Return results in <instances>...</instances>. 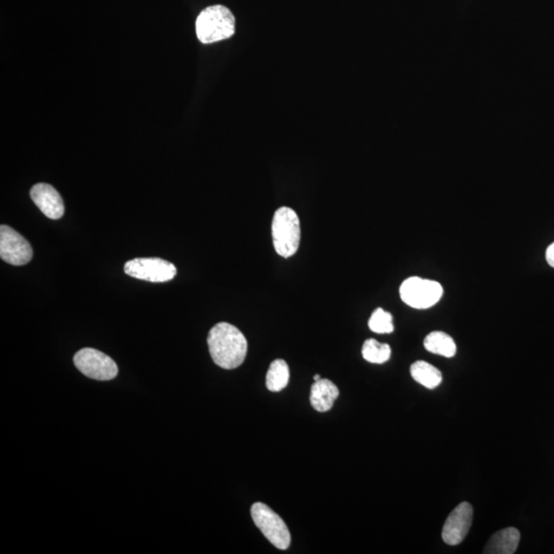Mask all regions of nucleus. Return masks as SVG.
I'll return each mask as SVG.
<instances>
[{
    "label": "nucleus",
    "mask_w": 554,
    "mask_h": 554,
    "mask_svg": "<svg viewBox=\"0 0 554 554\" xmlns=\"http://www.w3.org/2000/svg\"><path fill=\"white\" fill-rule=\"evenodd\" d=\"M208 349L215 363L222 369H237L246 360L247 341L237 327L220 323L208 332Z\"/></svg>",
    "instance_id": "1"
},
{
    "label": "nucleus",
    "mask_w": 554,
    "mask_h": 554,
    "mask_svg": "<svg viewBox=\"0 0 554 554\" xmlns=\"http://www.w3.org/2000/svg\"><path fill=\"white\" fill-rule=\"evenodd\" d=\"M200 43H214L236 34V18L224 5H212L200 12L195 23Z\"/></svg>",
    "instance_id": "2"
},
{
    "label": "nucleus",
    "mask_w": 554,
    "mask_h": 554,
    "mask_svg": "<svg viewBox=\"0 0 554 554\" xmlns=\"http://www.w3.org/2000/svg\"><path fill=\"white\" fill-rule=\"evenodd\" d=\"M273 246L279 256L290 258L299 249L301 227L294 210L288 207L278 208L272 220Z\"/></svg>",
    "instance_id": "3"
},
{
    "label": "nucleus",
    "mask_w": 554,
    "mask_h": 554,
    "mask_svg": "<svg viewBox=\"0 0 554 554\" xmlns=\"http://www.w3.org/2000/svg\"><path fill=\"white\" fill-rule=\"evenodd\" d=\"M401 298L410 308L428 309L438 304L443 295L440 283L418 277H409L401 285Z\"/></svg>",
    "instance_id": "4"
},
{
    "label": "nucleus",
    "mask_w": 554,
    "mask_h": 554,
    "mask_svg": "<svg viewBox=\"0 0 554 554\" xmlns=\"http://www.w3.org/2000/svg\"><path fill=\"white\" fill-rule=\"evenodd\" d=\"M251 514L254 523L273 546L280 550L289 549L291 534L288 527L278 514L260 502L252 506Z\"/></svg>",
    "instance_id": "5"
},
{
    "label": "nucleus",
    "mask_w": 554,
    "mask_h": 554,
    "mask_svg": "<svg viewBox=\"0 0 554 554\" xmlns=\"http://www.w3.org/2000/svg\"><path fill=\"white\" fill-rule=\"evenodd\" d=\"M75 367L84 376L98 381L114 379L119 374V368L113 358L93 348H83L74 358Z\"/></svg>",
    "instance_id": "6"
},
{
    "label": "nucleus",
    "mask_w": 554,
    "mask_h": 554,
    "mask_svg": "<svg viewBox=\"0 0 554 554\" xmlns=\"http://www.w3.org/2000/svg\"><path fill=\"white\" fill-rule=\"evenodd\" d=\"M128 276L150 283H167L177 276L176 266L160 258H138L125 265Z\"/></svg>",
    "instance_id": "7"
},
{
    "label": "nucleus",
    "mask_w": 554,
    "mask_h": 554,
    "mask_svg": "<svg viewBox=\"0 0 554 554\" xmlns=\"http://www.w3.org/2000/svg\"><path fill=\"white\" fill-rule=\"evenodd\" d=\"M0 257L4 262L22 266L30 262L34 251L29 241L12 228L0 226Z\"/></svg>",
    "instance_id": "8"
},
{
    "label": "nucleus",
    "mask_w": 554,
    "mask_h": 554,
    "mask_svg": "<svg viewBox=\"0 0 554 554\" xmlns=\"http://www.w3.org/2000/svg\"><path fill=\"white\" fill-rule=\"evenodd\" d=\"M473 508L467 502L459 504L448 517L441 537L448 545H458L465 539L472 524Z\"/></svg>",
    "instance_id": "9"
},
{
    "label": "nucleus",
    "mask_w": 554,
    "mask_h": 554,
    "mask_svg": "<svg viewBox=\"0 0 554 554\" xmlns=\"http://www.w3.org/2000/svg\"><path fill=\"white\" fill-rule=\"evenodd\" d=\"M30 197L39 210L51 220L64 216L65 207L60 193L45 183H39L31 188Z\"/></svg>",
    "instance_id": "10"
},
{
    "label": "nucleus",
    "mask_w": 554,
    "mask_h": 554,
    "mask_svg": "<svg viewBox=\"0 0 554 554\" xmlns=\"http://www.w3.org/2000/svg\"><path fill=\"white\" fill-rule=\"evenodd\" d=\"M520 540V533L516 527L495 533L488 540L484 553L487 554H512L517 551Z\"/></svg>",
    "instance_id": "11"
},
{
    "label": "nucleus",
    "mask_w": 554,
    "mask_h": 554,
    "mask_svg": "<svg viewBox=\"0 0 554 554\" xmlns=\"http://www.w3.org/2000/svg\"><path fill=\"white\" fill-rule=\"evenodd\" d=\"M339 396V389L328 379L316 381L311 387L310 402L317 412H328Z\"/></svg>",
    "instance_id": "12"
},
{
    "label": "nucleus",
    "mask_w": 554,
    "mask_h": 554,
    "mask_svg": "<svg viewBox=\"0 0 554 554\" xmlns=\"http://www.w3.org/2000/svg\"><path fill=\"white\" fill-rule=\"evenodd\" d=\"M410 375L416 382L428 389L438 387L442 381L440 370L423 361L416 362L410 366Z\"/></svg>",
    "instance_id": "13"
},
{
    "label": "nucleus",
    "mask_w": 554,
    "mask_h": 554,
    "mask_svg": "<svg viewBox=\"0 0 554 554\" xmlns=\"http://www.w3.org/2000/svg\"><path fill=\"white\" fill-rule=\"evenodd\" d=\"M425 347L432 354L453 357L457 352L454 339L443 332H433L425 338Z\"/></svg>",
    "instance_id": "14"
},
{
    "label": "nucleus",
    "mask_w": 554,
    "mask_h": 554,
    "mask_svg": "<svg viewBox=\"0 0 554 554\" xmlns=\"http://www.w3.org/2000/svg\"><path fill=\"white\" fill-rule=\"evenodd\" d=\"M290 369L283 360L273 361L266 375V386L272 393H278L288 386Z\"/></svg>",
    "instance_id": "15"
},
{
    "label": "nucleus",
    "mask_w": 554,
    "mask_h": 554,
    "mask_svg": "<svg viewBox=\"0 0 554 554\" xmlns=\"http://www.w3.org/2000/svg\"><path fill=\"white\" fill-rule=\"evenodd\" d=\"M363 356L371 363H386L391 356V348L388 344L379 343L375 339H369L363 343Z\"/></svg>",
    "instance_id": "16"
},
{
    "label": "nucleus",
    "mask_w": 554,
    "mask_h": 554,
    "mask_svg": "<svg viewBox=\"0 0 554 554\" xmlns=\"http://www.w3.org/2000/svg\"><path fill=\"white\" fill-rule=\"evenodd\" d=\"M369 328L377 334H390L394 331V317L389 312L377 308L370 318Z\"/></svg>",
    "instance_id": "17"
},
{
    "label": "nucleus",
    "mask_w": 554,
    "mask_h": 554,
    "mask_svg": "<svg viewBox=\"0 0 554 554\" xmlns=\"http://www.w3.org/2000/svg\"><path fill=\"white\" fill-rule=\"evenodd\" d=\"M546 261L554 269V243L551 244L546 250Z\"/></svg>",
    "instance_id": "18"
},
{
    "label": "nucleus",
    "mask_w": 554,
    "mask_h": 554,
    "mask_svg": "<svg viewBox=\"0 0 554 554\" xmlns=\"http://www.w3.org/2000/svg\"><path fill=\"white\" fill-rule=\"evenodd\" d=\"M321 379H322L321 376H319V375H316V376H315V381H316H316H319V380H321Z\"/></svg>",
    "instance_id": "19"
}]
</instances>
